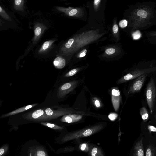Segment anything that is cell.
<instances>
[{"label": "cell", "mask_w": 156, "mask_h": 156, "mask_svg": "<svg viewBox=\"0 0 156 156\" xmlns=\"http://www.w3.org/2000/svg\"><path fill=\"white\" fill-rule=\"evenodd\" d=\"M105 126V123H99L67 134L61 141L65 142L74 139L89 136L101 131Z\"/></svg>", "instance_id": "cell-1"}, {"label": "cell", "mask_w": 156, "mask_h": 156, "mask_svg": "<svg viewBox=\"0 0 156 156\" xmlns=\"http://www.w3.org/2000/svg\"><path fill=\"white\" fill-rule=\"evenodd\" d=\"M146 96L150 112L151 113L155 103L156 90L154 80L151 77L147 86L146 91Z\"/></svg>", "instance_id": "cell-2"}, {"label": "cell", "mask_w": 156, "mask_h": 156, "mask_svg": "<svg viewBox=\"0 0 156 156\" xmlns=\"http://www.w3.org/2000/svg\"><path fill=\"white\" fill-rule=\"evenodd\" d=\"M147 70H138L129 73L119 79L116 82L117 84H120L137 78L140 75L149 72Z\"/></svg>", "instance_id": "cell-3"}, {"label": "cell", "mask_w": 156, "mask_h": 156, "mask_svg": "<svg viewBox=\"0 0 156 156\" xmlns=\"http://www.w3.org/2000/svg\"><path fill=\"white\" fill-rule=\"evenodd\" d=\"M147 76L146 74H144L137 77L131 86L129 92L133 93L140 91L142 87Z\"/></svg>", "instance_id": "cell-4"}, {"label": "cell", "mask_w": 156, "mask_h": 156, "mask_svg": "<svg viewBox=\"0 0 156 156\" xmlns=\"http://www.w3.org/2000/svg\"><path fill=\"white\" fill-rule=\"evenodd\" d=\"M32 118L38 121H48L51 120L45 114V111L40 109L33 112L31 115Z\"/></svg>", "instance_id": "cell-5"}, {"label": "cell", "mask_w": 156, "mask_h": 156, "mask_svg": "<svg viewBox=\"0 0 156 156\" xmlns=\"http://www.w3.org/2000/svg\"><path fill=\"white\" fill-rule=\"evenodd\" d=\"M83 115L78 114H69L64 115L61 119V122L68 123H73L80 120Z\"/></svg>", "instance_id": "cell-6"}, {"label": "cell", "mask_w": 156, "mask_h": 156, "mask_svg": "<svg viewBox=\"0 0 156 156\" xmlns=\"http://www.w3.org/2000/svg\"><path fill=\"white\" fill-rule=\"evenodd\" d=\"M76 83L75 81L71 82L64 84L58 90V96L60 97L65 95L74 87Z\"/></svg>", "instance_id": "cell-7"}, {"label": "cell", "mask_w": 156, "mask_h": 156, "mask_svg": "<svg viewBox=\"0 0 156 156\" xmlns=\"http://www.w3.org/2000/svg\"><path fill=\"white\" fill-rule=\"evenodd\" d=\"M111 95L113 105L114 109L117 111L119 105L120 93L118 90L113 89L112 90Z\"/></svg>", "instance_id": "cell-8"}, {"label": "cell", "mask_w": 156, "mask_h": 156, "mask_svg": "<svg viewBox=\"0 0 156 156\" xmlns=\"http://www.w3.org/2000/svg\"><path fill=\"white\" fill-rule=\"evenodd\" d=\"M133 156H144L143 138H141L136 143L133 148Z\"/></svg>", "instance_id": "cell-9"}, {"label": "cell", "mask_w": 156, "mask_h": 156, "mask_svg": "<svg viewBox=\"0 0 156 156\" xmlns=\"http://www.w3.org/2000/svg\"><path fill=\"white\" fill-rule=\"evenodd\" d=\"M90 156H105L102 150L98 147H92L90 151Z\"/></svg>", "instance_id": "cell-10"}, {"label": "cell", "mask_w": 156, "mask_h": 156, "mask_svg": "<svg viewBox=\"0 0 156 156\" xmlns=\"http://www.w3.org/2000/svg\"><path fill=\"white\" fill-rule=\"evenodd\" d=\"M24 2L23 0H14L13 7L15 10L18 11H23Z\"/></svg>", "instance_id": "cell-11"}, {"label": "cell", "mask_w": 156, "mask_h": 156, "mask_svg": "<svg viewBox=\"0 0 156 156\" xmlns=\"http://www.w3.org/2000/svg\"><path fill=\"white\" fill-rule=\"evenodd\" d=\"M156 155L155 147L152 144L147 145L146 149V156H156Z\"/></svg>", "instance_id": "cell-12"}, {"label": "cell", "mask_w": 156, "mask_h": 156, "mask_svg": "<svg viewBox=\"0 0 156 156\" xmlns=\"http://www.w3.org/2000/svg\"><path fill=\"white\" fill-rule=\"evenodd\" d=\"M54 66L59 69L63 68L65 66V62L64 58L60 57L56 58L53 61Z\"/></svg>", "instance_id": "cell-13"}, {"label": "cell", "mask_w": 156, "mask_h": 156, "mask_svg": "<svg viewBox=\"0 0 156 156\" xmlns=\"http://www.w3.org/2000/svg\"><path fill=\"white\" fill-rule=\"evenodd\" d=\"M40 123L44 126L54 129L60 130H62L64 129L63 127L53 123L44 122H41Z\"/></svg>", "instance_id": "cell-14"}, {"label": "cell", "mask_w": 156, "mask_h": 156, "mask_svg": "<svg viewBox=\"0 0 156 156\" xmlns=\"http://www.w3.org/2000/svg\"><path fill=\"white\" fill-rule=\"evenodd\" d=\"M0 16L4 19L8 21H12L10 16L5 10L0 6Z\"/></svg>", "instance_id": "cell-15"}, {"label": "cell", "mask_w": 156, "mask_h": 156, "mask_svg": "<svg viewBox=\"0 0 156 156\" xmlns=\"http://www.w3.org/2000/svg\"><path fill=\"white\" fill-rule=\"evenodd\" d=\"M140 114L142 119L144 121H145L148 119L149 116L148 112L145 107H143L141 108Z\"/></svg>", "instance_id": "cell-16"}, {"label": "cell", "mask_w": 156, "mask_h": 156, "mask_svg": "<svg viewBox=\"0 0 156 156\" xmlns=\"http://www.w3.org/2000/svg\"><path fill=\"white\" fill-rule=\"evenodd\" d=\"M33 156H48L46 152L42 149L37 148L34 151Z\"/></svg>", "instance_id": "cell-17"}, {"label": "cell", "mask_w": 156, "mask_h": 156, "mask_svg": "<svg viewBox=\"0 0 156 156\" xmlns=\"http://www.w3.org/2000/svg\"><path fill=\"white\" fill-rule=\"evenodd\" d=\"M137 15L142 18H146L147 15V13L144 10L140 9L137 12Z\"/></svg>", "instance_id": "cell-18"}, {"label": "cell", "mask_w": 156, "mask_h": 156, "mask_svg": "<svg viewBox=\"0 0 156 156\" xmlns=\"http://www.w3.org/2000/svg\"><path fill=\"white\" fill-rule=\"evenodd\" d=\"M132 36L134 39L137 40L141 37V34L140 31L137 30L134 32L132 34Z\"/></svg>", "instance_id": "cell-19"}, {"label": "cell", "mask_w": 156, "mask_h": 156, "mask_svg": "<svg viewBox=\"0 0 156 156\" xmlns=\"http://www.w3.org/2000/svg\"><path fill=\"white\" fill-rule=\"evenodd\" d=\"M77 72V70L76 69H73L69 71L68 73H67L65 76L68 77L70 76H72L75 75Z\"/></svg>", "instance_id": "cell-20"}, {"label": "cell", "mask_w": 156, "mask_h": 156, "mask_svg": "<svg viewBox=\"0 0 156 156\" xmlns=\"http://www.w3.org/2000/svg\"><path fill=\"white\" fill-rule=\"evenodd\" d=\"M8 147L7 145H5L0 148V156H2L6 152Z\"/></svg>", "instance_id": "cell-21"}, {"label": "cell", "mask_w": 156, "mask_h": 156, "mask_svg": "<svg viewBox=\"0 0 156 156\" xmlns=\"http://www.w3.org/2000/svg\"><path fill=\"white\" fill-rule=\"evenodd\" d=\"M109 119L111 121L115 120L118 117V115L116 113H111L108 115Z\"/></svg>", "instance_id": "cell-22"}, {"label": "cell", "mask_w": 156, "mask_h": 156, "mask_svg": "<svg viewBox=\"0 0 156 156\" xmlns=\"http://www.w3.org/2000/svg\"><path fill=\"white\" fill-rule=\"evenodd\" d=\"M127 25V21L126 20H121L119 23V25L122 28H123L126 27Z\"/></svg>", "instance_id": "cell-23"}, {"label": "cell", "mask_w": 156, "mask_h": 156, "mask_svg": "<svg viewBox=\"0 0 156 156\" xmlns=\"http://www.w3.org/2000/svg\"><path fill=\"white\" fill-rule=\"evenodd\" d=\"M74 41V39H73L71 38L70 39L66 44L65 46L67 48H70Z\"/></svg>", "instance_id": "cell-24"}, {"label": "cell", "mask_w": 156, "mask_h": 156, "mask_svg": "<svg viewBox=\"0 0 156 156\" xmlns=\"http://www.w3.org/2000/svg\"><path fill=\"white\" fill-rule=\"evenodd\" d=\"M115 52V50L114 48H110L106 49L105 51L106 53L108 55H111L113 54Z\"/></svg>", "instance_id": "cell-25"}, {"label": "cell", "mask_w": 156, "mask_h": 156, "mask_svg": "<svg viewBox=\"0 0 156 156\" xmlns=\"http://www.w3.org/2000/svg\"><path fill=\"white\" fill-rule=\"evenodd\" d=\"M41 31V29L40 27H37L34 30L35 34L37 36L39 35Z\"/></svg>", "instance_id": "cell-26"}, {"label": "cell", "mask_w": 156, "mask_h": 156, "mask_svg": "<svg viewBox=\"0 0 156 156\" xmlns=\"http://www.w3.org/2000/svg\"><path fill=\"white\" fill-rule=\"evenodd\" d=\"M77 12V10L76 9H72L69 12V15L72 16L75 15Z\"/></svg>", "instance_id": "cell-27"}, {"label": "cell", "mask_w": 156, "mask_h": 156, "mask_svg": "<svg viewBox=\"0 0 156 156\" xmlns=\"http://www.w3.org/2000/svg\"><path fill=\"white\" fill-rule=\"evenodd\" d=\"M49 45V42L48 41H46L43 44L42 47V48L44 50H45L48 48Z\"/></svg>", "instance_id": "cell-28"}, {"label": "cell", "mask_w": 156, "mask_h": 156, "mask_svg": "<svg viewBox=\"0 0 156 156\" xmlns=\"http://www.w3.org/2000/svg\"><path fill=\"white\" fill-rule=\"evenodd\" d=\"M87 52V50L86 49L83 50L79 55V57L81 58L84 57Z\"/></svg>", "instance_id": "cell-29"}, {"label": "cell", "mask_w": 156, "mask_h": 156, "mask_svg": "<svg viewBox=\"0 0 156 156\" xmlns=\"http://www.w3.org/2000/svg\"><path fill=\"white\" fill-rule=\"evenodd\" d=\"M87 147H88L87 144L86 143H83L81 145L80 149L82 151H85Z\"/></svg>", "instance_id": "cell-30"}, {"label": "cell", "mask_w": 156, "mask_h": 156, "mask_svg": "<svg viewBox=\"0 0 156 156\" xmlns=\"http://www.w3.org/2000/svg\"><path fill=\"white\" fill-rule=\"evenodd\" d=\"M113 32L116 34L117 33L118 30V25L116 24H114L113 27Z\"/></svg>", "instance_id": "cell-31"}, {"label": "cell", "mask_w": 156, "mask_h": 156, "mask_svg": "<svg viewBox=\"0 0 156 156\" xmlns=\"http://www.w3.org/2000/svg\"><path fill=\"white\" fill-rule=\"evenodd\" d=\"M149 129L151 132H155L156 131V128L155 127L152 126H149L148 127Z\"/></svg>", "instance_id": "cell-32"}, {"label": "cell", "mask_w": 156, "mask_h": 156, "mask_svg": "<svg viewBox=\"0 0 156 156\" xmlns=\"http://www.w3.org/2000/svg\"><path fill=\"white\" fill-rule=\"evenodd\" d=\"M94 104L96 107L99 108L100 106V103L98 99H96L94 101Z\"/></svg>", "instance_id": "cell-33"}, {"label": "cell", "mask_w": 156, "mask_h": 156, "mask_svg": "<svg viewBox=\"0 0 156 156\" xmlns=\"http://www.w3.org/2000/svg\"><path fill=\"white\" fill-rule=\"evenodd\" d=\"M100 0H95L94 1V3L95 5H98L100 2Z\"/></svg>", "instance_id": "cell-34"}, {"label": "cell", "mask_w": 156, "mask_h": 156, "mask_svg": "<svg viewBox=\"0 0 156 156\" xmlns=\"http://www.w3.org/2000/svg\"><path fill=\"white\" fill-rule=\"evenodd\" d=\"M0 22H3V21L2 20H1L0 19Z\"/></svg>", "instance_id": "cell-35"}, {"label": "cell", "mask_w": 156, "mask_h": 156, "mask_svg": "<svg viewBox=\"0 0 156 156\" xmlns=\"http://www.w3.org/2000/svg\"><path fill=\"white\" fill-rule=\"evenodd\" d=\"M2 25V23L0 22V26Z\"/></svg>", "instance_id": "cell-36"}]
</instances>
